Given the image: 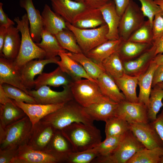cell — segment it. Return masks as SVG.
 Wrapping results in <instances>:
<instances>
[{"label": "cell", "mask_w": 163, "mask_h": 163, "mask_svg": "<svg viewBox=\"0 0 163 163\" xmlns=\"http://www.w3.org/2000/svg\"><path fill=\"white\" fill-rule=\"evenodd\" d=\"M61 130L74 152L92 149L101 142L100 130L93 125L75 122Z\"/></svg>", "instance_id": "obj_1"}, {"label": "cell", "mask_w": 163, "mask_h": 163, "mask_svg": "<svg viewBox=\"0 0 163 163\" xmlns=\"http://www.w3.org/2000/svg\"><path fill=\"white\" fill-rule=\"evenodd\" d=\"M40 120L58 130H61L75 122L93 125L94 121L86 112L85 108L74 99L65 103L61 108Z\"/></svg>", "instance_id": "obj_2"}, {"label": "cell", "mask_w": 163, "mask_h": 163, "mask_svg": "<svg viewBox=\"0 0 163 163\" xmlns=\"http://www.w3.org/2000/svg\"><path fill=\"white\" fill-rule=\"evenodd\" d=\"M17 27L21 35V43L18 54L14 61L18 69L28 62L35 59H45V52L33 40L30 33L29 22L27 13L21 19L17 17L14 19Z\"/></svg>", "instance_id": "obj_3"}, {"label": "cell", "mask_w": 163, "mask_h": 163, "mask_svg": "<svg viewBox=\"0 0 163 163\" xmlns=\"http://www.w3.org/2000/svg\"><path fill=\"white\" fill-rule=\"evenodd\" d=\"M144 148L129 130L111 153L107 156H98L91 163H127L137 152Z\"/></svg>", "instance_id": "obj_4"}, {"label": "cell", "mask_w": 163, "mask_h": 163, "mask_svg": "<svg viewBox=\"0 0 163 163\" xmlns=\"http://www.w3.org/2000/svg\"><path fill=\"white\" fill-rule=\"evenodd\" d=\"M32 126L27 115L5 128L0 126V149L26 144Z\"/></svg>", "instance_id": "obj_5"}, {"label": "cell", "mask_w": 163, "mask_h": 163, "mask_svg": "<svg viewBox=\"0 0 163 163\" xmlns=\"http://www.w3.org/2000/svg\"><path fill=\"white\" fill-rule=\"evenodd\" d=\"M66 26L74 34L78 44L85 54L108 40L107 35L108 28L106 24L90 29L78 28L67 22Z\"/></svg>", "instance_id": "obj_6"}, {"label": "cell", "mask_w": 163, "mask_h": 163, "mask_svg": "<svg viewBox=\"0 0 163 163\" xmlns=\"http://www.w3.org/2000/svg\"><path fill=\"white\" fill-rule=\"evenodd\" d=\"M70 87L74 99L84 108L99 101L105 96L98 84L88 79L73 81Z\"/></svg>", "instance_id": "obj_7"}, {"label": "cell", "mask_w": 163, "mask_h": 163, "mask_svg": "<svg viewBox=\"0 0 163 163\" xmlns=\"http://www.w3.org/2000/svg\"><path fill=\"white\" fill-rule=\"evenodd\" d=\"M144 16L138 4L130 0L121 17L118 27L120 39L127 41L130 36L143 24Z\"/></svg>", "instance_id": "obj_8"}, {"label": "cell", "mask_w": 163, "mask_h": 163, "mask_svg": "<svg viewBox=\"0 0 163 163\" xmlns=\"http://www.w3.org/2000/svg\"><path fill=\"white\" fill-rule=\"evenodd\" d=\"M64 158L50 150L32 149L26 144L19 146L11 163H65Z\"/></svg>", "instance_id": "obj_9"}, {"label": "cell", "mask_w": 163, "mask_h": 163, "mask_svg": "<svg viewBox=\"0 0 163 163\" xmlns=\"http://www.w3.org/2000/svg\"><path fill=\"white\" fill-rule=\"evenodd\" d=\"M61 91H53L48 85L43 86L35 90H28L29 94L37 104H65L74 99L69 86H63Z\"/></svg>", "instance_id": "obj_10"}, {"label": "cell", "mask_w": 163, "mask_h": 163, "mask_svg": "<svg viewBox=\"0 0 163 163\" xmlns=\"http://www.w3.org/2000/svg\"><path fill=\"white\" fill-rule=\"evenodd\" d=\"M115 116L123 119L129 124L150 122L145 105L126 100L118 103Z\"/></svg>", "instance_id": "obj_11"}, {"label": "cell", "mask_w": 163, "mask_h": 163, "mask_svg": "<svg viewBox=\"0 0 163 163\" xmlns=\"http://www.w3.org/2000/svg\"><path fill=\"white\" fill-rule=\"evenodd\" d=\"M56 130L50 124L40 120L33 125L26 144L34 149L47 150Z\"/></svg>", "instance_id": "obj_12"}, {"label": "cell", "mask_w": 163, "mask_h": 163, "mask_svg": "<svg viewBox=\"0 0 163 163\" xmlns=\"http://www.w3.org/2000/svg\"><path fill=\"white\" fill-rule=\"evenodd\" d=\"M129 129L145 148L163 147V142L150 122L129 124Z\"/></svg>", "instance_id": "obj_13"}, {"label": "cell", "mask_w": 163, "mask_h": 163, "mask_svg": "<svg viewBox=\"0 0 163 163\" xmlns=\"http://www.w3.org/2000/svg\"><path fill=\"white\" fill-rule=\"evenodd\" d=\"M60 57L31 60L24 64L20 69L24 85L28 90L34 88V77L43 72L44 66L51 63L57 64Z\"/></svg>", "instance_id": "obj_14"}, {"label": "cell", "mask_w": 163, "mask_h": 163, "mask_svg": "<svg viewBox=\"0 0 163 163\" xmlns=\"http://www.w3.org/2000/svg\"><path fill=\"white\" fill-rule=\"evenodd\" d=\"M156 46L155 43L137 57L129 60L123 61L124 73L138 77L148 68L156 56Z\"/></svg>", "instance_id": "obj_15"}, {"label": "cell", "mask_w": 163, "mask_h": 163, "mask_svg": "<svg viewBox=\"0 0 163 163\" xmlns=\"http://www.w3.org/2000/svg\"><path fill=\"white\" fill-rule=\"evenodd\" d=\"M53 11L71 24L76 17L88 8L84 3L72 0H50Z\"/></svg>", "instance_id": "obj_16"}, {"label": "cell", "mask_w": 163, "mask_h": 163, "mask_svg": "<svg viewBox=\"0 0 163 163\" xmlns=\"http://www.w3.org/2000/svg\"><path fill=\"white\" fill-rule=\"evenodd\" d=\"M3 83L16 87L29 94L23 83L20 70L16 67L14 61L0 56V84Z\"/></svg>", "instance_id": "obj_17"}, {"label": "cell", "mask_w": 163, "mask_h": 163, "mask_svg": "<svg viewBox=\"0 0 163 163\" xmlns=\"http://www.w3.org/2000/svg\"><path fill=\"white\" fill-rule=\"evenodd\" d=\"M21 7L26 11L30 24V31L31 37L36 43L41 40V34L43 30L41 15L36 9L32 0H20Z\"/></svg>", "instance_id": "obj_18"}, {"label": "cell", "mask_w": 163, "mask_h": 163, "mask_svg": "<svg viewBox=\"0 0 163 163\" xmlns=\"http://www.w3.org/2000/svg\"><path fill=\"white\" fill-rule=\"evenodd\" d=\"M118 103L105 96L99 101L85 108L87 113L94 120L105 122L115 116Z\"/></svg>", "instance_id": "obj_19"}, {"label": "cell", "mask_w": 163, "mask_h": 163, "mask_svg": "<svg viewBox=\"0 0 163 163\" xmlns=\"http://www.w3.org/2000/svg\"><path fill=\"white\" fill-rule=\"evenodd\" d=\"M12 101L24 110L30 119L33 125L46 115L61 108L65 104H28L17 102L13 100Z\"/></svg>", "instance_id": "obj_20"}, {"label": "cell", "mask_w": 163, "mask_h": 163, "mask_svg": "<svg viewBox=\"0 0 163 163\" xmlns=\"http://www.w3.org/2000/svg\"><path fill=\"white\" fill-rule=\"evenodd\" d=\"M58 56L60 59L57 62V64L73 81L85 78L97 83V81L91 78L79 63L67 54L66 52H60Z\"/></svg>", "instance_id": "obj_21"}, {"label": "cell", "mask_w": 163, "mask_h": 163, "mask_svg": "<svg viewBox=\"0 0 163 163\" xmlns=\"http://www.w3.org/2000/svg\"><path fill=\"white\" fill-rule=\"evenodd\" d=\"M73 81L58 66L55 70L49 73L42 72L35 79V90L43 85L53 87L60 86H70Z\"/></svg>", "instance_id": "obj_22"}, {"label": "cell", "mask_w": 163, "mask_h": 163, "mask_svg": "<svg viewBox=\"0 0 163 163\" xmlns=\"http://www.w3.org/2000/svg\"><path fill=\"white\" fill-rule=\"evenodd\" d=\"M106 24L101 10L87 8L75 18L72 25L78 28H94Z\"/></svg>", "instance_id": "obj_23"}, {"label": "cell", "mask_w": 163, "mask_h": 163, "mask_svg": "<svg viewBox=\"0 0 163 163\" xmlns=\"http://www.w3.org/2000/svg\"><path fill=\"white\" fill-rule=\"evenodd\" d=\"M108 28L107 35L108 40L120 39L118 27L121 17L117 14L114 2L111 0L99 9Z\"/></svg>", "instance_id": "obj_24"}, {"label": "cell", "mask_w": 163, "mask_h": 163, "mask_svg": "<svg viewBox=\"0 0 163 163\" xmlns=\"http://www.w3.org/2000/svg\"><path fill=\"white\" fill-rule=\"evenodd\" d=\"M20 31L14 25L8 28V33L4 41L0 56L14 61L17 58L20 49L21 38Z\"/></svg>", "instance_id": "obj_25"}, {"label": "cell", "mask_w": 163, "mask_h": 163, "mask_svg": "<svg viewBox=\"0 0 163 163\" xmlns=\"http://www.w3.org/2000/svg\"><path fill=\"white\" fill-rule=\"evenodd\" d=\"M158 65L153 60L148 69L138 76V102L147 107L154 72Z\"/></svg>", "instance_id": "obj_26"}, {"label": "cell", "mask_w": 163, "mask_h": 163, "mask_svg": "<svg viewBox=\"0 0 163 163\" xmlns=\"http://www.w3.org/2000/svg\"><path fill=\"white\" fill-rule=\"evenodd\" d=\"M97 81L101 91L104 96L118 103L126 100L114 79L105 72L101 73Z\"/></svg>", "instance_id": "obj_27"}, {"label": "cell", "mask_w": 163, "mask_h": 163, "mask_svg": "<svg viewBox=\"0 0 163 163\" xmlns=\"http://www.w3.org/2000/svg\"><path fill=\"white\" fill-rule=\"evenodd\" d=\"M41 15L44 30L55 35L67 28L66 22L47 4H45Z\"/></svg>", "instance_id": "obj_28"}, {"label": "cell", "mask_w": 163, "mask_h": 163, "mask_svg": "<svg viewBox=\"0 0 163 163\" xmlns=\"http://www.w3.org/2000/svg\"><path fill=\"white\" fill-rule=\"evenodd\" d=\"M121 41L120 39L108 40L93 48L85 55L95 62L101 64L104 59L117 52Z\"/></svg>", "instance_id": "obj_29"}, {"label": "cell", "mask_w": 163, "mask_h": 163, "mask_svg": "<svg viewBox=\"0 0 163 163\" xmlns=\"http://www.w3.org/2000/svg\"><path fill=\"white\" fill-rule=\"evenodd\" d=\"M152 45L129 41H122L117 52L123 61L133 59L142 54Z\"/></svg>", "instance_id": "obj_30"}, {"label": "cell", "mask_w": 163, "mask_h": 163, "mask_svg": "<svg viewBox=\"0 0 163 163\" xmlns=\"http://www.w3.org/2000/svg\"><path fill=\"white\" fill-rule=\"evenodd\" d=\"M114 79L126 101L132 102H139L136 92L138 77L124 74L120 77Z\"/></svg>", "instance_id": "obj_31"}, {"label": "cell", "mask_w": 163, "mask_h": 163, "mask_svg": "<svg viewBox=\"0 0 163 163\" xmlns=\"http://www.w3.org/2000/svg\"><path fill=\"white\" fill-rule=\"evenodd\" d=\"M27 115L24 110L13 102L0 104V126L8 125L23 118Z\"/></svg>", "instance_id": "obj_32"}, {"label": "cell", "mask_w": 163, "mask_h": 163, "mask_svg": "<svg viewBox=\"0 0 163 163\" xmlns=\"http://www.w3.org/2000/svg\"><path fill=\"white\" fill-rule=\"evenodd\" d=\"M70 58L79 63L87 74L93 79L97 81L99 76L104 70L101 64H98L87 56L83 53H74L66 52Z\"/></svg>", "instance_id": "obj_33"}, {"label": "cell", "mask_w": 163, "mask_h": 163, "mask_svg": "<svg viewBox=\"0 0 163 163\" xmlns=\"http://www.w3.org/2000/svg\"><path fill=\"white\" fill-rule=\"evenodd\" d=\"M41 38V41L36 43L45 52V59L55 58L60 52H66L60 46L55 35L43 30Z\"/></svg>", "instance_id": "obj_34"}, {"label": "cell", "mask_w": 163, "mask_h": 163, "mask_svg": "<svg viewBox=\"0 0 163 163\" xmlns=\"http://www.w3.org/2000/svg\"><path fill=\"white\" fill-rule=\"evenodd\" d=\"M163 147L152 149L144 148L137 152L127 163H161Z\"/></svg>", "instance_id": "obj_35"}, {"label": "cell", "mask_w": 163, "mask_h": 163, "mask_svg": "<svg viewBox=\"0 0 163 163\" xmlns=\"http://www.w3.org/2000/svg\"><path fill=\"white\" fill-rule=\"evenodd\" d=\"M47 150L53 151L63 157L65 163L68 154L74 151L71 144L63 135L61 130L58 129L56 130Z\"/></svg>", "instance_id": "obj_36"}, {"label": "cell", "mask_w": 163, "mask_h": 163, "mask_svg": "<svg viewBox=\"0 0 163 163\" xmlns=\"http://www.w3.org/2000/svg\"><path fill=\"white\" fill-rule=\"evenodd\" d=\"M163 88L156 85L151 90L147 107V115L150 122L155 120L163 107Z\"/></svg>", "instance_id": "obj_37"}, {"label": "cell", "mask_w": 163, "mask_h": 163, "mask_svg": "<svg viewBox=\"0 0 163 163\" xmlns=\"http://www.w3.org/2000/svg\"><path fill=\"white\" fill-rule=\"evenodd\" d=\"M101 65L105 72L113 79L119 78L125 74L123 61L117 52L104 59Z\"/></svg>", "instance_id": "obj_38"}, {"label": "cell", "mask_w": 163, "mask_h": 163, "mask_svg": "<svg viewBox=\"0 0 163 163\" xmlns=\"http://www.w3.org/2000/svg\"><path fill=\"white\" fill-rule=\"evenodd\" d=\"M105 122L106 137L122 136L129 130V124L123 119L118 117L114 116Z\"/></svg>", "instance_id": "obj_39"}, {"label": "cell", "mask_w": 163, "mask_h": 163, "mask_svg": "<svg viewBox=\"0 0 163 163\" xmlns=\"http://www.w3.org/2000/svg\"><path fill=\"white\" fill-rule=\"evenodd\" d=\"M55 36L63 49L74 53H83L77 43L74 34L67 28L59 32Z\"/></svg>", "instance_id": "obj_40"}, {"label": "cell", "mask_w": 163, "mask_h": 163, "mask_svg": "<svg viewBox=\"0 0 163 163\" xmlns=\"http://www.w3.org/2000/svg\"><path fill=\"white\" fill-rule=\"evenodd\" d=\"M153 45L154 43L152 27L148 20L136 30L127 40Z\"/></svg>", "instance_id": "obj_41"}, {"label": "cell", "mask_w": 163, "mask_h": 163, "mask_svg": "<svg viewBox=\"0 0 163 163\" xmlns=\"http://www.w3.org/2000/svg\"><path fill=\"white\" fill-rule=\"evenodd\" d=\"M1 85L8 96L11 99L17 102L28 104H37L33 97L20 88L6 83Z\"/></svg>", "instance_id": "obj_42"}, {"label": "cell", "mask_w": 163, "mask_h": 163, "mask_svg": "<svg viewBox=\"0 0 163 163\" xmlns=\"http://www.w3.org/2000/svg\"><path fill=\"white\" fill-rule=\"evenodd\" d=\"M99 155L94 148L80 152H72L68 155L66 161L67 163H89Z\"/></svg>", "instance_id": "obj_43"}, {"label": "cell", "mask_w": 163, "mask_h": 163, "mask_svg": "<svg viewBox=\"0 0 163 163\" xmlns=\"http://www.w3.org/2000/svg\"><path fill=\"white\" fill-rule=\"evenodd\" d=\"M124 134L106 137L103 141L94 148L98 153V156H107L111 153L117 147Z\"/></svg>", "instance_id": "obj_44"}, {"label": "cell", "mask_w": 163, "mask_h": 163, "mask_svg": "<svg viewBox=\"0 0 163 163\" xmlns=\"http://www.w3.org/2000/svg\"><path fill=\"white\" fill-rule=\"evenodd\" d=\"M141 2V9L145 17L148 18L152 27L155 16L162 11L160 7L154 0H138Z\"/></svg>", "instance_id": "obj_45"}, {"label": "cell", "mask_w": 163, "mask_h": 163, "mask_svg": "<svg viewBox=\"0 0 163 163\" xmlns=\"http://www.w3.org/2000/svg\"><path fill=\"white\" fill-rule=\"evenodd\" d=\"M154 43L156 42L163 34V11L154 16L152 25Z\"/></svg>", "instance_id": "obj_46"}, {"label": "cell", "mask_w": 163, "mask_h": 163, "mask_svg": "<svg viewBox=\"0 0 163 163\" xmlns=\"http://www.w3.org/2000/svg\"><path fill=\"white\" fill-rule=\"evenodd\" d=\"M19 147L13 146L0 149V163H11L17 154Z\"/></svg>", "instance_id": "obj_47"}, {"label": "cell", "mask_w": 163, "mask_h": 163, "mask_svg": "<svg viewBox=\"0 0 163 163\" xmlns=\"http://www.w3.org/2000/svg\"><path fill=\"white\" fill-rule=\"evenodd\" d=\"M150 123L163 142V110L157 116L156 119Z\"/></svg>", "instance_id": "obj_48"}, {"label": "cell", "mask_w": 163, "mask_h": 163, "mask_svg": "<svg viewBox=\"0 0 163 163\" xmlns=\"http://www.w3.org/2000/svg\"><path fill=\"white\" fill-rule=\"evenodd\" d=\"M3 4L0 3V25L3 26L8 28L10 26L14 25L15 23L9 18L4 11L2 6Z\"/></svg>", "instance_id": "obj_49"}, {"label": "cell", "mask_w": 163, "mask_h": 163, "mask_svg": "<svg viewBox=\"0 0 163 163\" xmlns=\"http://www.w3.org/2000/svg\"><path fill=\"white\" fill-rule=\"evenodd\" d=\"M111 0H85L84 3L89 8L98 9L103 7Z\"/></svg>", "instance_id": "obj_50"}, {"label": "cell", "mask_w": 163, "mask_h": 163, "mask_svg": "<svg viewBox=\"0 0 163 163\" xmlns=\"http://www.w3.org/2000/svg\"><path fill=\"white\" fill-rule=\"evenodd\" d=\"M163 82V64L158 65L153 75L152 88L158 83Z\"/></svg>", "instance_id": "obj_51"}, {"label": "cell", "mask_w": 163, "mask_h": 163, "mask_svg": "<svg viewBox=\"0 0 163 163\" xmlns=\"http://www.w3.org/2000/svg\"><path fill=\"white\" fill-rule=\"evenodd\" d=\"M114 2L116 11L121 17L130 0H112Z\"/></svg>", "instance_id": "obj_52"}, {"label": "cell", "mask_w": 163, "mask_h": 163, "mask_svg": "<svg viewBox=\"0 0 163 163\" xmlns=\"http://www.w3.org/2000/svg\"><path fill=\"white\" fill-rule=\"evenodd\" d=\"M8 33V28L0 25V54H1L5 39Z\"/></svg>", "instance_id": "obj_53"}, {"label": "cell", "mask_w": 163, "mask_h": 163, "mask_svg": "<svg viewBox=\"0 0 163 163\" xmlns=\"http://www.w3.org/2000/svg\"><path fill=\"white\" fill-rule=\"evenodd\" d=\"M12 102V100L8 96L2 85L0 84V104H4Z\"/></svg>", "instance_id": "obj_54"}, {"label": "cell", "mask_w": 163, "mask_h": 163, "mask_svg": "<svg viewBox=\"0 0 163 163\" xmlns=\"http://www.w3.org/2000/svg\"><path fill=\"white\" fill-rule=\"evenodd\" d=\"M153 43L156 46V55L158 54L163 53V34L156 42Z\"/></svg>", "instance_id": "obj_55"}, {"label": "cell", "mask_w": 163, "mask_h": 163, "mask_svg": "<svg viewBox=\"0 0 163 163\" xmlns=\"http://www.w3.org/2000/svg\"><path fill=\"white\" fill-rule=\"evenodd\" d=\"M153 60L158 65L163 64V54L157 55L153 59Z\"/></svg>", "instance_id": "obj_56"}, {"label": "cell", "mask_w": 163, "mask_h": 163, "mask_svg": "<svg viewBox=\"0 0 163 163\" xmlns=\"http://www.w3.org/2000/svg\"><path fill=\"white\" fill-rule=\"evenodd\" d=\"M155 2L158 5L163 11V0H154Z\"/></svg>", "instance_id": "obj_57"}, {"label": "cell", "mask_w": 163, "mask_h": 163, "mask_svg": "<svg viewBox=\"0 0 163 163\" xmlns=\"http://www.w3.org/2000/svg\"><path fill=\"white\" fill-rule=\"evenodd\" d=\"M161 88H163V82H161L157 84Z\"/></svg>", "instance_id": "obj_58"}, {"label": "cell", "mask_w": 163, "mask_h": 163, "mask_svg": "<svg viewBox=\"0 0 163 163\" xmlns=\"http://www.w3.org/2000/svg\"><path fill=\"white\" fill-rule=\"evenodd\" d=\"M74 1L78 2H83L84 3L85 1V0H72Z\"/></svg>", "instance_id": "obj_59"}, {"label": "cell", "mask_w": 163, "mask_h": 163, "mask_svg": "<svg viewBox=\"0 0 163 163\" xmlns=\"http://www.w3.org/2000/svg\"></svg>", "instance_id": "obj_60"}]
</instances>
